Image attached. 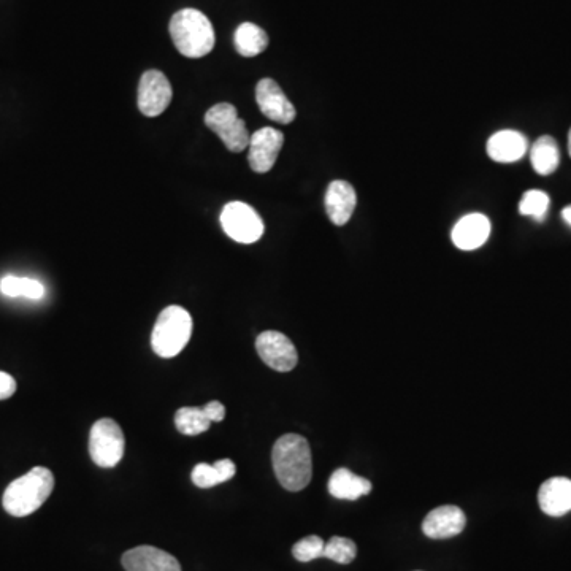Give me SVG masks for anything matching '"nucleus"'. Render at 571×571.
<instances>
[{
  "label": "nucleus",
  "instance_id": "obj_24",
  "mask_svg": "<svg viewBox=\"0 0 571 571\" xmlns=\"http://www.w3.org/2000/svg\"><path fill=\"white\" fill-rule=\"evenodd\" d=\"M357 546L353 540L345 537H332L324 546L326 559L334 560L337 564L348 565L356 559Z\"/></svg>",
  "mask_w": 571,
  "mask_h": 571
},
{
  "label": "nucleus",
  "instance_id": "obj_30",
  "mask_svg": "<svg viewBox=\"0 0 571 571\" xmlns=\"http://www.w3.org/2000/svg\"><path fill=\"white\" fill-rule=\"evenodd\" d=\"M568 153H570L571 156V129L570 134H568Z\"/></svg>",
  "mask_w": 571,
  "mask_h": 571
},
{
  "label": "nucleus",
  "instance_id": "obj_1",
  "mask_svg": "<svg viewBox=\"0 0 571 571\" xmlns=\"http://www.w3.org/2000/svg\"><path fill=\"white\" fill-rule=\"evenodd\" d=\"M272 462L276 480L286 491L299 492L310 484L313 459L307 438L283 435L273 446Z\"/></svg>",
  "mask_w": 571,
  "mask_h": 571
},
{
  "label": "nucleus",
  "instance_id": "obj_13",
  "mask_svg": "<svg viewBox=\"0 0 571 571\" xmlns=\"http://www.w3.org/2000/svg\"><path fill=\"white\" fill-rule=\"evenodd\" d=\"M121 562L126 571H181L177 557L154 546L129 549L124 552Z\"/></svg>",
  "mask_w": 571,
  "mask_h": 571
},
{
  "label": "nucleus",
  "instance_id": "obj_3",
  "mask_svg": "<svg viewBox=\"0 0 571 571\" xmlns=\"http://www.w3.org/2000/svg\"><path fill=\"white\" fill-rule=\"evenodd\" d=\"M53 489L54 476L51 470L34 467L26 475L8 484L2 503L8 514L15 518H26L50 499Z\"/></svg>",
  "mask_w": 571,
  "mask_h": 571
},
{
  "label": "nucleus",
  "instance_id": "obj_15",
  "mask_svg": "<svg viewBox=\"0 0 571 571\" xmlns=\"http://www.w3.org/2000/svg\"><path fill=\"white\" fill-rule=\"evenodd\" d=\"M356 205V191L348 181L337 180L329 184L326 192V211L335 226H345L353 216Z\"/></svg>",
  "mask_w": 571,
  "mask_h": 571
},
{
  "label": "nucleus",
  "instance_id": "obj_25",
  "mask_svg": "<svg viewBox=\"0 0 571 571\" xmlns=\"http://www.w3.org/2000/svg\"><path fill=\"white\" fill-rule=\"evenodd\" d=\"M324 546L326 543L321 537L310 535V537L297 541L292 548V556L296 557L299 562H311V560L324 556Z\"/></svg>",
  "mask_w": 571,
  "mask_h": 571
},
{
  "label": "nucleus",
  "instance_id": "obj_8",
  "mask_svg": "<svg viewBox=\"0 0 571 571\" xmlns=\"http://www.w3.org/2000/svg\"><path fill=\"white\" fill-rule=\"evenodd\" d=\"M173 91L169 78L159 70L143 73L138 85V110L148 118H156L169 108Z\"/></svg>",
  "mask_w": 571,
  "mask_h": 571
},
{
  "label": "nucleus",
  "instance_id": "obj_18",
  "mask_svg": "<svg viewBox=\"0 0 571 571\" xmlns=\"http://www.w3.org/2000/svg\"><path fill=\"white\" fill-rule=\"evenodd\" d=\"M329 492L332 497L340 500H357L370 494L372 483L364 476L354 475L348 468H338L330 476Z\"/></svg>",
  "mask_w": 571,
  "mask_h": 571
},
{
  "label": "nucleus",
  "instance_id": "obj_7",
  "mask_svg": "<svg viewBox=\"0 0 571 571\" xmlns=\"http://www.w3.org/2000/svg\"><path fill=\"white\" fill-rule=\"evenodd\" d=\"M221 226L234 242L251 245L264 235V221L257 211L245 202H230L221 211Z\"/></svg>",
  "mask_w": 571,
  "mask_h": 571
},
{
  "label": "nucleus",
  "instance_id": "obj_9",
  "mask_svg": "<svg viewBox=\"0 0 571 571\" xmlns=\"http://www.w3.org/2000/svg\"><path fill=\"white\" fill-rule=\"evenodd\" d=\"M257 354L276 372H291L299 362L296 346L286 335L276 330L262 332L256 340Z\"/></svg>",
  "mask_w": 571,
  "mask_h": 571
},
{
  "label": "nucleus",
  "instance_id": "obj_6",
  "mask_svg": "<svg viewBox=\"0 0 571 571\" xmlns=\"http://www.w3.org/2000/svg\"><path fill=\"white\" fill-rule=\"evenodd\" d=\"M205 124L215 132L227 150L232 153H242L250 145V132L245 121L238 118L237 108L232 104H216L205 113Z\"/></svg>",
  "mask_w": 571,
  "mask_h": 571
},
{
  "label": "nucleus",
  "instance_id": "obj_22",
  "mask_svg": "<svg viewBox=\"0 0 571 571\" xmlns=\"http://www.w3.org/2000/svg\"><path fill=\"white\" fill-rule=\"evenodd\" d=\"M0 292L8 297H27L37 300L45 296V286L32 278L8 275L0 280Z\"/></svg>",
  "mask_w": 571,
  "mask_h": 571
},
{
  "label": "nucleus",
  "instance_id": "obj_28",
  "mask_svg": "<svg viewBox=\"0 0 571 571\" xmlns=\"http://www.w3.org/2000/svg\"><path fill=\"white\" fill-rule=\"evenodd\" d=\"M205 414H207V418L210 419L211 422H221L226 416V407H224L223 403L216 402H208L207 405H204Z\"/></svg>",
  "mask_w": 571,
  "mask_h": 571
},
{
  "label": "nucleus",
  "instance_id": "obj_2",
  "mask_svg": "<svg viewBox=\"0 0 571 571\" xmlns=\"http://www.w3.org/2000/svg\"><path fill=\"white\" fill-rule=\"evenodd\" d=\"M169 29L173 45L186 58H204L215 48V29L207 15L196 8H183L175 13Z\"/></svg>",
  "mask_w": 571,
  "mask_h": 571
},
{
  "label": "nucleus",
  "instance_id": "obj_10",
  "mask_svg": "<svg viewBox=\"0 0 571 571\" xmlns=\"http://www.w3.org/2000/svg\"><path fill=\"white\" fill-rule=\"evenodd\" d=\"M283 132L273 127H264L254 132L248 145V161L253 172L267 173L273 169L276 159L283 148Z\"/></svg>",
  "mask_w": 571,
  "mask_h": 571
},
{
  "label": "nucleus",
  "instance_id": "obj_21",
  "mask_svg": "<svg viewBox=\"0 0 571 571\" xmlns=\"http://www.w3.org/2000/svg\"><path fill=\"white\" fill-rule=\"evenodd\" d=\"M211 424L213 422L207 418L202 407L180 408L175 414V426H177L178 432L189 435V437L204 434L210 429Z\"/></svg>",
  "mask_w": 571,
  "mask_h": 571
},
{
  "label": "nucleus",
  "instance_id": "obj_5",
  "mask_svg": "<svg viewBox=\"0 0 571 571\" xmlns=\"http://www.w3.org/2000/svg\"><path fill=\"white\" fill-rule=\"evenodd\" d=\"M126 448L123 430L110 418L99 419L89 434V454L97 467L113 468L121 462Z\"/></svg>",
  "mask_w": 571,
  "mask_h": 571
},
{
  "label": "nucleus",
  "instance_id": "obj_17",
  "mask_svg": "<svg viewBox=\"0 0 571 571\" xmlns=\"http://www.w3.org/2000/svg\"><path fill=\"white\" fill-rule=\"evenodd\" d=\"M529 148L527 138L516 131H500L487 142V154L492 161L511 164L524 158Z\"/></svg>",
  "mask_w": 571,
  "mask_h": 571
},
{
  "label": "nucleus",
  "instance_id": "obj_12",
  "mask_svg": "<svg viewBox=\"0 0 571 571\" xmlns=\"http://www.w3.org/2000/svg\"><path fill=\"white\" fill-rule=\"evenodd\" d=\"M465 524L467 518L460 508L453 505L438 506L422 522V532L432 540H446L462 533Z\"/></svg>",
  "mask_w": 571,
  "mask_h": 571
},
{
  "label": "nucleus",
  "instance_id": "obj_27",
  "mask_svg": "<svg viewBox=\"0 0 571 571\" xmlns=\"http://www.w3.org/2000/svg\"><path fill=\"white\" fill-rule=\"evenodd\" d=\"M16 392V381L12 375L0 372V400H7L13 397Z\"/></svg>",
  "mask_w": 571,
  "mask_h": 571
},
{
  "label": "nucleus",
  "instance_id": "obj_19",
  "mask_svg": "<svg viewBox=\"0 0 571 571\" xmlns=\"http://www.w3.org/2000/svg\"><path fill=\"white\" fill-rule=\"evenodd\" d=\"M530 161H532L533 170L541 177H548L556 172L560 164L559 146L556 140L549 135L538 138L530 151Z\"/></svg>",
  "mask_w": 571,
  "mask_h": 571
},
{
  "label": "nucleus",
  "instance_id": "obj_16",
  "mask_svg": "<svg viewBox=\"0 0 571 571\" xmlns=\"http://www.w3.org/2000/svg\"><path fill=\"white\" fill-rule=\"evenodd\" d=\"M538 503L543 513L560 518L571 511V480L551 478L545 481L538 492Z\"/></svg>",
  "mask_w": 571,
  "mask_h": 571
},
{
  "label": "nucleus",
  "instance_id": "obj_4",
  "mask_svg": "<svg viewBox=\"0 0 571 571\" xmlns=\"http://www.w3.org/2000/svg\"><path fill=\"white\" fill-rule=\"evenodd\" d=\"M192 335V318L188 310L178 305L164 308L154 324L151 346L154 353L172 359L186 348Z\"/></svg>",
  "mask_w": 571,
  "mask_h": 571
},
{
  "label": "nucleus",
  "instance_id": "obj_14",
  "mask_svg": "<svg viewBox=\"0 0 571 571\" xmlns=\"http://www.w3.org/2000/svg\"><path fill=\"white\" fill-rule=\"evenodd\" d=\"M491 235V221L481 213L464 216L454 226L453 243L462 251L478 250Z\"/></svg>",
  "mask_w": 571,
  "mask_h": 571
},
{
  "label": "nucleus",
  "instance_id": "obj_26",
  "mask_svg": "<svg viewBox=\"0 0 571 571\" xmlns=\"http://www.w3.org/2000/svg\"><path fill=\"white\" fill-rule=\"evenodd\" d=\"M192 483L196 484L200 489H210V487L218 486L224 483L223 478L219 475L218 468L210 464H197L191 473Z\"/></svg>",
  "mask_w": 571,
  "mask_h": 571
},
{
  "label": "nucleus",
  "instance_id": "obj_23",
  "mask_svg": "<svg viewBox=\"0 0 571 571\" xmlns=\"http://www.w3.org/2000/svg\"><path fill=\"white\" fill-rule=\"evenodd\" d=\"M549 204H551V200H549L546 192L530 189L519 202V213L522 216L535 219L538 223H543L546 215H548Z\"/></svg>",
  "mask_w": 571,
  "mask_h": 571
},
{
  "label": "nucleus",
  "instance_id": "obj_11",
  "mask_svg": "<svg viewBox=\"0 0 571 571\" xmlns=\"http://www.w3.org/2000/svg\"><path fill=\"white\" fill-rule=\"evenodd\" d=\"M256 102L262 115L278 124H291L296 119V107L272 78H264L256 86Z\"/></svg>",
  "mask_w": 571,
  "mask_h": 571
},
{
  "label": "nucleus",
  "instance_id": "obj_20",
  "mask_svg": "<svg viewBox=\"0 0 571 571\" xmlns=\"http://www.w3.org/2000/svg\"><path fill=\"white\" fill-rule=\"evenodd\" d=\"M235 48L243 58H254L257 54L264 53L269 46V35L253 23H243L235 31Z\"/></svg>",
  "mask_w": 571,
  "mask_h": 571
},
{
  "label": "nucleus",
  "instance_id": "obj_29",
  "mask_svg": "<svg viewBox=\"0 0 571 571\" xmlns=\"http://www.w3.org/2000/svg\"><path fill=\"white\" fill-rule=\"evenodd\" d=\"M562 218L565 219V223H567L568 226H571V205L570 207L564 208V211H562Z\"/></svg>",
  "mask_w": 571,
  "mask_h": 571
}]
</instances>
